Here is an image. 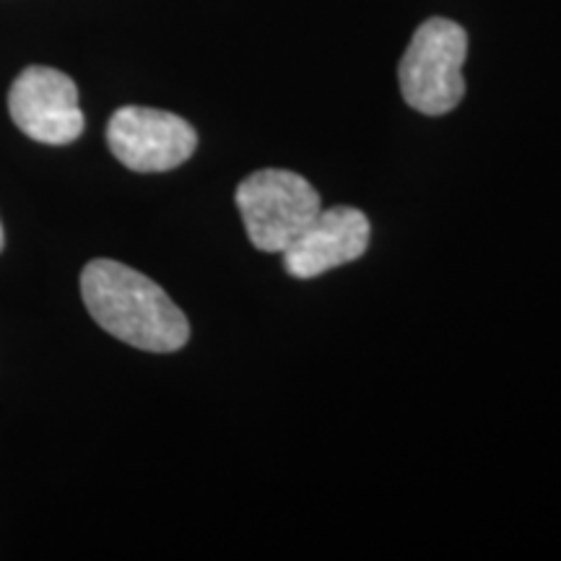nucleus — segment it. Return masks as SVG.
Returning <instances> with one entry per match:
<instances>
[{
    "label": "nucleus",
    "mask_w": 561,
    "mask_h": 561,
    "mask_svg": "<svg viewBox=\"0 0 561 561\" xmlns=\"http://www.w3.org/2000/svg\"><path fill=\"white\" fill-rule=\"evenodd\" d=\"M81 297L96 325L133 348L172 354L191 339L185 312L157 280L130 265L91 261L81 273Z\"/></svg>",
    "instance_id": "1"
},
{
    "label": "nucleus",
    "mask_w": 561,
    "mask_h": 561,
    "mask_svg": "<svg viewBox=\"0 0 561 561\" xmlns=\"http://www.w3.org/2000/svg\"><path fill=\"white\" fill-rule=\"evenodd\" d=\"M468 34L450 19H430L413 32L398 66V83L409 107L421 115H447L466 96L462 66Z\"/></svg>",
    "instance_id": "2"
},
{
    "label": "nucleus",
    "mask_w": 561,
    "mask_h": 561,
    "mask_svg": "<svg viewBox=\"0 0 561 561\" xmlns=\"http://www.w3.org/2000/svg\"><path fill=\"white\" fill-rule=\"evenodd\" d=\"M237 208L252 248L284 252L322 210L320 193L301 174L261 170L237 187Z\"/></svg>",
    "instance_id": "3"
},
{
    "label": "nucleus",
    "mask_w": 561,
    "mask_h": 561,
    "mask_svg": "<svg viewBox=\"0 0 561 561\" xmlns=\"http://www.w3.org/2000/svg\"><path fill=\"white\" fill-rule=\"evenodd\" d=\"M107 146L112 157L138 174L172 172L198 149V133L172 112L121 107L110 117Z\"/></svg>",
    "instance_id": "4"
},
{
    "label": "nucleus",
    "mask_w": 561,
    "mask_h": 561,
    "mask_svg": "<svg viewBox=\"0 0 561 561\" xmlns=\"http://www.w3.org/2000/svg\"><path fill=\"white\" fill-rule=\"evenodd\" d=\"M9 112L24 136L47 146L73 144L87 125L73 79L47 66L21 70L9 91Z\"/></svg>",
    "instance_id": "5"
},
{
    "label": "nucleus",
    "mask_w": 561,
    "mask_h": 561,
    "mask_svg": "<svg viewBox=\"0 0 561 561\" xmlns=\"http://www.w3.org/2000/svg\"><path fill=\"white\" fill-rule=\"evenodd\" d=\"M371 227L359 208L335 206L320 210L314 221L286 248L284 268L289 276L307 280L354 263L369 248Z\"/></svg>",
    "instance_id": "6"
},
{
    "label": "nucleus",
    "mask_w": 561,
    "mask_h": 561,
    "mask_svg": "<svg viewBox=\"0 0 561 561\" xmlns=\"http://www.w3.org/2000/svg\"><path fill=\"white\" fill-rule=\"evenodd\" d=\"M3 244H5V234H3V224H0V252H3Z\"/></svg>",
    "instance_id": "7"
}]
</instances>
